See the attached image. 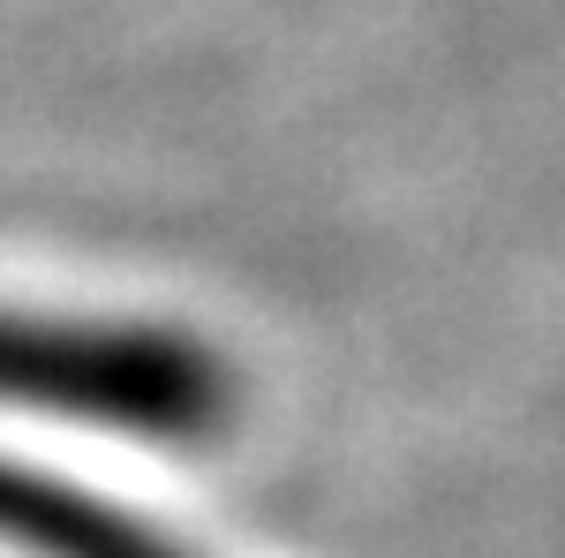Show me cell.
<instances>
[{"label": "cell", "instance_id": "2", "mask_svg": "<svg viewBox=\"0 0 565 558\" xmlns=\"http://www.w3.org/2000/svg\"><path fill=\"white\" fill-rule=\"evenodd\" d=\"M0 544H15L23 558H196L136 528L129 514L90 506L76 483H53L15 461H0Z\"/></svg>", "mask_w": 565, "mask_h": 558}, {"label": "cell", "instance_id": "1", "mask_svg": "<svg viewBox=\"0 0 565 558\" xmlns=\"http://www.w3.org/2000/svg\"><path fill=\"white\" fill-rule=\"evenodd\" d=\"M0 400L136 438H212L226 423V370L196 340L151 325L0 317Z\"/></svg>", "mask_w": 565, "mask_h": 558}]
</instances>
